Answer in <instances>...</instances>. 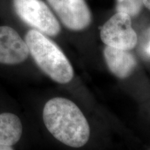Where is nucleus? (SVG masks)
<instances>
[{
  "label": "nucleus",
  "instance_id": "10",
  "mask_svg": "<svg viewBox=\"0 0 150 150\" xmlns=\"http://www.w3.org/2000/svg\"><path fill=\"white\" fill-rule=\"evenodd\" d=\"M0 150H15L12 146L0 145Z\"/></svg>",
  "mask_w": 150,
  "mask_h": 150
},
{
  "label": "nucleus",
  "instance_id": "9",
  "mask_svg": "<svg viewBox=\"0 0 150 150\" xmlns=\"http://www.w3.org/2000/svg\"><path fill=\"white\" fill-rule=\"evenodd\" d=\"M143 0H117V12H122L129 16H136L143 6Z\"/></svg>",
  "mask_w": 150,
  "mask_h": 150
},
{
  "label": "nucleus",
  "instance_id": "4",
  "mask_svg": "<svg viewBox=\"0 0 150 150\" xmlns=\"http://www.w3.org/2000/svg\"><path fill=\"white\" fill-rule=\"evenodd\" d=\"M100 37L106 46L127 51L134 48L138 42L131 17L122 12H117L103 25Z\"/></svg>",
  "mask_w": 150,
  "mask_h": 150
},
{
  "label": "nucleus",
  "instance_id": "8",
  "mask_svg": "<svg viewBox=\"0 0 150 150\" xmlns=\"http://www.w3.org/2000/svg\"><path fill=\"white\" fill-rule=\"evenodd\" d=\"M22 134L20 118L15 114H0V145L13 146L18 143Z\"/></svg>",
  "mask_w": 150,
  "mask_h": 150
},
{
  "label": "nucleus",
  "instance_id": "3",
  "mask_svg": "<svg viewBox=\"0 0 150 150\" xmlns=\"http://www.w3.org/2000/svg\"><path fill=\"white\" fill-rule=\"evenodd\" d=\"M13 6L22 21L43 34L54 36L61 31L56 17L42 0H13Z\"/></svg>",
  "mask_w": 150,
  "mask_h": 150
},
{
  "label": "nucleus",
  "instance_id": "1",
  "mask_svg": "<svg viewBox=\"0 0 150 150\" xmlns=\"http://www.w3.org/2000/svg\"><path fill=\"white\" fill-rule=\"evenodd\" d=\"M43 121L56 140L71 147L79 148L87 143L90 127L79 108L69 99L54 97L43 108Z\"/></svg>",
  "mask_w": 150,
  "mask_h": 150
},
{
  "label": "nucleus",
  "instance_id": "5",
  "mask_svg": "<svg viewBox=\"0 0 150 150\" xmlns=\"http://www.w3.org/2000/svg\"><path fill=\"white\" fill-rule=\"evenodd\" d=\"M67 29L80 31L88 27L91 13L84 0H47Z\"/></svg>",
  "mask_w": 150,
  "mask_h": 150
},
{
  "label": "nucleus",
  "instance_id": "6",
  "mask_svg": "<svg viewBox=\"0 0 150 150\" xmlns=\"http://www.w3.org/2000/svg\"><path fill=\"white\" fill-rule=\"evenodd\" d=\"M29 52L25 41L16 30L0 26V63L16 65L27 59Z\"/></svg>",
  "mask_w": 150,
  "mask_h": 150
},
{
  "label": "nucleus",
  "instance_id": "7",
  "mask_svg": "<svg viewBox=\"0 0 150 150\" xmlns=\"http://www.w3.org/2000/svg\"><path fill=\"white\" fill-rule=\"evenodd\" d=\"M104 55L108 69L120 79L130 76L136 66V59L127 50L106 46Z\"/></svg>",
  "mask_w": 150,
  "mask_h": 150
},
{
  "label": "nucleus",
  "instance_id": "12",
  "mask_svg": "<svg viewBox=\"0 0 150 150\" xmlns=\"http://www.w3.org/2000/svg\"><path fill=\"white\" fill-rule=\"evenodd\" d=\"M143 4L150 10V0H143Z\"/></svg>",
  "mask_w": 150,
  "mask_h": 150
},
{
  "label": "nucleus",
  "instance_id": "11",
  "mask_svg": "<svg viewBox=\"0 0 150 150\" xmlns=\"http://www.w3.org/2000/svg\"><path fill=\"white\" fill-rule=\"evenodd\" d=\"M145 52L148 56H150V39H149V42H148L147 45L145 47Z\"/></svg>",
  "mask_w": 150,
  "mask_h": 150
},
{
  "label": "nucleus",
  "instance_id": "2",
  "mask_svg": "<svg viewBox=\"0 0 150 150\" xmlns=\"http://www.w3.org/2000/svg\"><path fill=\"white\" fill-rule=\"evenodd\" d=\"M24 41L35 63L49 77L63 84L72 81V65L56 43L35 29L28 31Z\"/></svg>",
  "mask_w": 150,
  "mask_h": 150
}]
</instances>
